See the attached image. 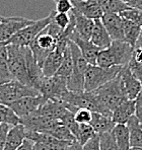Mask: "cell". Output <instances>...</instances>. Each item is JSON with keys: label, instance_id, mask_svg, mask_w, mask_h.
Segmentation results:
<instances>
[{"label": "cell", "instance_id": "cell-30", "mask_svg": "<svg viewBox=\"0 0 142 150\" xmlns=\"http://www.w3.org/2000/svg\"><path fill=\"white\" fill-rule=\"evenodd\" d=\"M47 134L53 136V137L58 139V140L66 141V142H73V141L76 140L74 136L72 135V133L69 131V129L62 124V122L59 125H57L54 129L49 131Z\"/></svg>", "mask_w": 142, "mask_h": 150}, {"label": "cell", "instance_id": "cell-37", "mask_svg": "<svg viewBox=\"0 0 142 150\" xmlns=\"http://www.w3.org/2000/svg\"><path fill=\"white\" fill-rule=\"evenodd\" d=\"M132 60H134L135 62L142 64V37L140 36L139 39L137 40L136 44L134 46L133 49V54H132Z\"/></svg>", "mask_w": 142, "mask_h": 150}, {"label": "cell", "instance_id": "cell-8", "mask_svg": "<svg viewBox=\"0 0 142 150\" xmlns=\"http://www.w3.org/2000/svg\"><path fill=\"white\" fill-rule=\"evenodd\" d=\"M57 40L52 35H50L47 30V28L43 30L37 38L30 44L28 48L33 53L35 60L39 64V66L42 68L45 59L47 56L56 48Z\"/></svg>", "mask_w": 142, "mask_h": 150}, {"label": "cell", "instance_id": "cell-33", "mask_svg": "<svg viewBox=\"0 0 142 150\" xmlns=\"http://www.w3.org/2000/svg\"><path fill=\"white\" fill-rule=\"evenodd\" d=\"M122 18H125L127 21H130L134 23L135 25H138L139 26H142V11L137 9H133V8H129L127 10L118 13Z\"/></svg>", "mask_w": 142, "mask_h": 150}, {"label": "cell", "instance_id": "cell-7", "mask_svg": "<svg viewBox=\"0 0 142 150\" xmlns=\"http://www.w3.org/2000/svg\"><path fill=\"white\" fill-rule=\"evenodd\" d=\"M40 92L32 87L21 84L16 80H10L8 82L0 84V103L9 105L13 101L19 100L23 96H39Z\"/></svg>", "mask_w": 142, "mask_h": 150}, {"label": "cell", "instance_id": "cell-22", "mask_svg": "<svg viewBox=\"0 0 142 150\" xmlns=\"http://www.w3.org/2000/svg\"><path fill=\"white\" fill-rule=\"evenodd\" d=\"M90 126L94 128L97 134H103L107 132H112L113 128L115 127V123L113 122L112 118L108 116H105L99 112H92Z\"/></svg>", "mask_w": 142, "mask_h": 150}, {"label": "cell", "instance_id": "cell-34", "mask_svg": "<svg viewBox=\"0 0 142 150\" xmlns=\"http://www.w3.org/2000/svg\"><path fill=\"white\" fill-rule=\"evenodd\" d=\"M53 16H52V23H54L58 28L61 30H65L69 25L71 21V17L69 13H59L53 10Z\"/></svg>", "mask_w": 142, "mask_h": 150}, {"label": "cell", "instance_id": "cell-16", "mask_svg": "<svg viewBox=\"0 0 142 150\" xmlns=\"http://www.w3.org/2000/svg\"><path fill=\"white\" fill-rule=\"evenodd\" d=\"M101 21L112 41H124L123 19L118 13H104Z\"/></svg>", "mask_w": 142, "mask_h": 150}, {"label": "cell", "instance_id": "cell-14", "mask_svg": "<svg viewBox=\"0 0 142 150\" xmlns=\"http://www.w3.org/2000/svg\"><path fill=\"white\" fill-rule=\"evenodd\" d=\"M69 41L73 42L77 46V48L80 51L81 55L85 59L87 64H90V65H95L97 64V55H99V52L101 51L99 48L95 47L94 44L90 43L88 40L81 39L74 30L69 35Z\"/></svg>", "mask_w": 142, "mask_h": 150}, {"label": "cell", "instance_id": "cell-46", "mask_svg": "<svg viewBox=\"0 0 142 150\" xmlns=\"http://www.w3.org/2000/svg\"><path fill=\"white\" fill-rule=\"evenodd\" d=\"M129 150H142V146L141 147H131Z\"/></svg>", "mask_w": 142, "mask_h": 150}, {"label": "cell", "instance_id": "cell-24", "mask_svg": "<svg viewBox=\"0 0 142 150\" xmlns=\"http://www.w3.org/2000/svg\"><path fill=\"white\" fill-rule=\"evenodd\" d=\"M113 136L116 140L117 146L119 150H129L130 147V137L129 130L126 124H116L112 130Z\"/></svg>", "mask_w": 142, "mask_h": 150}, {"label": "cell", "instance_id": "cell-40", "mask_svg": "<svg viewBox=\"0 0 142 150\" xmlns=\"http://www.w3.org/2000/svg\"><path fill=\"white\" fill-rule=\"evenodd\" d=\"M11 126L7 124H0V150H3L4 145H5L6 137H7V133L9 131Z\"/></svg>", "mask_w": 142, "mask_h": 150}, {"label": "cell", "instance_id": "cell-5", "mask_svg": "<svg viewBox=\"0 0 142 150\" xmlns=\"http://www.w3.org/2000/svg\"><path fill=\"white\" fill-rule=\"evenodd\" d=\"M69 48L73 59V69L67 78V89L74 92L84 91V73L88 64L77 46L71 41H69Z\"/></svg>", "mask_w": 142, "mask_h": 150}, {"label": "cell", "instance_id": "cell-45", "mask_svg": "<svg viewBox=\"0 0 142 150\" xmlns=\"http://www.w3.org/2000/svg\"><path fill=\"white\" fill-rule=\"evenodd\" d=\"M33 150H55L52 147L48 146V145L44 144L41 142H34V146H33Z\"/></svg>", "mask_w": 142, "mask_h": 150}, {"label": "cell", "instance_id": "cell-27", "mask_svg": "<svg viewBox=\"0 0 142 150\" xmlns=\"http://www.w3.org/2000/svg\"><path fill=\"white\" fill-rule=\"evenodd\" d=\"M101 5L105 13H120L124 10L129 9L127 3L121 0H95Z\"/></svg>", "mask_w": 142, "mask_h": 150}, {"label": "cell", "instance_id": "cell-23", "mask_svg": "<svg viewBox=\"0 0 142 150\" xmlns=\"http://www.w3.org/2000/svg\"><path fill=\"white\" fill-rule=\"evenodd\" d=\"M127 127L129 130L130 137V147H141L142 146V127L141 123L136 118V116H132L128 120Z\"/></svg>", "mask_w": 142, "mask_h": 150}, {"label": "cell", "instance_id": "cell-44", "mask_svg": "<svg viewBox=\"0 0 142 150\" xmlns=\"http://www.w3.org/2000/svg\"><path fill=\"white\" fill-rule=\"evenodd\" d=\"M64 150H82V145L77 140H75L73 142H70Z\"/></svg>", "mask_w": 142, "mask_h": 150}, {"label": "cell", "instance_id": "cell-41", "mask_svg": "<svg viewBox=\"0 0 142 150\" xmlns=\"http://www.w3.org/2000/svg\"><path fill=\"white\" fill-rule=\"evenodd\" d=\"M82 150H99V134L92 139L82 145Z\"/></svg>", "mask_w": 142, "mask_h": 150}, {"label": "cell", "instance_id": "cell-20", "mask_svg": "<svg viewBox=\"0 0 142 150\" xmlns=\"http://www.w3.org/2000/svg\"><path fill=\"white\" fill-rule=\"evenodd\" d=\"M135 115V101L126 100L112 112L111 118L115 124H127L128 120Z\"/></svg>", "mask_w": 142, "mask_h": 150}, {"label": "cell", "instance_id": "cell-29", "mask_svg": "<svg viewBox=\"0 0 142 150\" xmlns=\"http://www.w3.org/2000/svg\"><path fill=\"white\" fill-rule=\"evenodd\" d=\"M19 122L21 119L8 105L0 103V124H7L12 127L19 124Z\"/></svg>", "mask_w": 142, "mask_h": 150}, {"label": "cell", "instance_id": "cell-42", "mask_svg": "<svg viewBox=\"0 0 142 150\" xmlns=\"http://www.w3.org/2000/svg\"><path fill=\"white\" fill-rule=\"evenodd\" d=\"M127 5L130 8L142 11V0H129L127 2Z\"/></svg>", "mask_w": 142, "mask_h": 150}, {"label": "cell", "instance_id": "cell-10", "mask_svg": "<svg viewBox=\"0 0 142 150\" xmlns=\"http://www.w3.org/2000/svg\"><path fill=\"white\" fill-rule=\"evenodd\" d=\"M69 39L66 37H62L57 40V46L45 59L42 65V72L45 77L53 76L57 73L60 65L63 60L64 51L67 48Z\"/></svg>", "mask_w": 142, "mask_h": 150}, {"label": "cell", "instance_id": "cell-9", "mask_svg": "<svg viewBox=\"0 0 142 150\" xmlns=\"http://www.w3.org/2000/svg\"><path fill=\"white\" fill-rule=\"evenodd\" d=\"M67 90V78L59 75L44 77L39 88L41 96L52 100H60Z\"/></svg>", "mask_w": 142, "mask_h": 150}, {"label": "cell", "instance_id": "cell-6", "mask_svg": "<svg viewBox=\"0 0 142 150\" xmlns=\"http://www.w3.org/2000/svg\"><path fill=\"white\" fill-rule=\"evenodd\" d=\"M52 16L53 12H51L47 17L34 21L33 23L24 26L23 28L18 30L14 36L10 38L6 42L5 45H16L21 46V47H28L30 44L37 38L38 35L50 25L51 21H52Z\"/></svg>", "mask_w": 142, "mask_h": 150}, {"label": "cell", "instance_id": "cell-47", "mask_svg": "<svg viewBox=\"0 0 142 150\" xmlns=\"http://www.w3.org/2000/svg\"><path fill=\"white\" fill-rule=\"evenodd\" d=\"M121 1H122V2H125V3H127V2L129 1V0H121Z\"/></svg>", "mask_w": 142, "mask_h": 150}, {"label": "cell", "instance_id": "cell-50", "mask_svg": "<svg viewBox=\"0 0 142 150\" xmlns=\"http://www.w3.org/2000/svg\"><path fill=\"white\" fill-rule=\"evenodd\" d=\"M140 36L142 37V26H141V33H140Z\"/></svg>", "mask_w": 142, "mask_h": 150}, {"label": "cell", "instance_id": "cell-39", "mask_svg": "<svg viewBox=\"0 0 142 150\" xmlns=\"http://www.w3.org/2000/svg\"><path fill=\"white\" fill-rule=\"evenodd\" d=\"M134 101H135V116L139 120V122L142 123V85H141L140 91H139V93L135 98Z\"/></svg>", "mask_w": 142, "mask_h": 150}, {"label": "cell", "instance_id": "cell-12", "mask_svg": "<svg viewBox=\"0 0 142 150\" xmlns=\"http://www.w3.org/2000/svg\"><path fill=\"white\" fill-rule=\"evenodd\" d=\"M46 100H46L41 94H39V96H23L19 100L13 101L8 107L21 119L23 117L28 116V115L36 112L40 108V105H43Z\"/></svg>", "mask_w": 142, "mask_h": 150}, {"label": "cell", "instance_id": "cell-2", "mask_svg": "<svg viewBox=\"0 0 142 150\" xmlns=\"http://www.w3.org/2000/svg\"><path fill=\"white\" fill-rule=\"evenodd\" d=\"M7 50V65L12 79L21 84L30 86V79L28 74L26 50L28 47L16 45H6Z\"/></svg>", "mask_w": 142, "mask_h": 150}, {"label": "cell", "instance_id": "cell-36", "mask_svg": "<svg viewBox=\"0 0 142 150\" xmlns=\"http://www.w3.org/2000/svg\"><path fill=\"white\" fill-rule=\"evenodd\" d=\"M73 9L72 0H59L56 3L55 11L59 13H70Z\"/></svg>", "mask_w": 142, "mask_h": 150}, {"label": "cell", "instance_id": "cell-51", "mask_svg": "<svg viewBox=\"0 0 142 150\" xmlns=\"http://www.w3.org/2000/svg\"><path fill=\"white\" fill-rule=\"evenodd\" d=\"M141 127H142V123H141Z\"/></svg>", "mask_w": 142, "mask_h": 150}, {"label": "cell", "instance_id": "cell-15", "mask_svg": "<svg viewBox=\"0 0 142 150\" xmlns=\"http://www.w3.org/2000/svg\"><path fill=\"white\" fill-rule=\"evenodd\" d=\"M119 76L127 98L134 100L141 89V81L132 74V72L130 71L129 67H128V64L122 67Z\"/></svg>", "mask_w": 142, "mask_h": 150}, {"label": "cell", "instance_id": "cell-49", "mask_svg": "<svg viewBox=\"0 0 142 150\" xmlns=\"http://www.w3.org/2000/svg\"><path fill=\"white\" fill-rule=\"evenodd\" d=\"M53 1H54V2H55V3H57V2H58V1H59V0H53Z\"/></svg>", "mask_w": 142, "mask_h": 150}, {"label": "cell", "instance_id": "cell-3", "mask_svg": "<svg viewBox=\"0 0 142 150\" xmlns=\"http://www.w3.org/2000/svg\"><path fill=\"white\" fill-rule=\"evenodd\" d=\"M95 92H97L103 107L105 108V110L109 112L110 116L120 103L128 100L125 91H124L119 74L118 76L107 82L103 86L95 89Z\"/></svg>", "mask_w": 142, "mask_h": 150}, {"label": "cell", "instance_id": "cell-4", "mask_svg": "<svg viewBox=\"0 0 142 150\" xmlns=\"http://www.w3.org/2000/svg\"><path fill=\"white\" fill-rule=\"evenodd\" d=\"M123 66L101 67L88 64L84 73V91H92L118 76Z\"/></svg>", "mask_w": 142, "mask_h": 150}, {"label": "cell", "instance_id": "cell-25", "mask_svg": "<svg viewBox=\"0 0 142 150\" xmlns=\"http://www.w3.org/2000/svg\"><path fill=\"white\" fill-rule=\"evenodd\" d=\"M123 19V37L124 42L130 44L133 48H134L135 44H136L137 40L140 37L141 33V26L138 25H135L134 23L130 21H127L125 18Z\"/></svg>", "mask_w": 142, "mask_h": 150}, {"label": "cell", "instance_id": "cell-13", "mask_svg": "<svg viewBox=\"0 0 142 150\" xmlns=\"http://www.w3.org/2000/svg\"><path fill=\"white\" fill-rule=\"evenodd\" d=\"M33 23L34 21L28 19L26 17H3L0 21V42L5 44L18 30Z\"/></svg>", "mask_w": 142, "mask_h": 150}, {"label": "cell", "instance_id": "cell-31", "mask_svg": "<svg viewBox=\"0 0 142 150\" xmlns=\"http://www.w3.org/2000/svg\"><path fill=\"white\" fill-rule=\"evenodd\" d=\"M99 150H119L116 140L112 132H107L99 135Z\"/></svg>", "mask_w": 142, "mask_h": 150}, {"label": "cell", "instance_id": "cell-26", "mask_svg": "<svg viewBox=\"0 0 142 150\" xmlns=\"http://www.w3.org/2000/svg\"><path fill=\"white\" fill-rule=\"evenodd\" d=\"M13 80L7 65V50L6 45L0 42V84Z\"/></svg>", "mask_w": 142, "mask_h": 150}, {"label": "cell", "instance_id": "cell-32", "mask_svg": "<svg viewBox=\"0 0 142 150\" xmlns=\"http://www.w3.org/2000/svg\"><path fill=\"white\" fill-rule=\"evenodd\" d=\"M97 135V134L95 133L94 128L90 126V124H79V132L77 141L81 145H84L87 141H89L90 139H92Z\"/></svg>", "mask_w": 142, "mask_h": 150}, {"label": "cell", "instance_id": "cell-28", "mask_svg": "<svg viewBox=\"0 0 142 150\" xmlns=\"http://www.w3.org/2000/svg\"><path fill=\"white\" fill-rule=\"evenodd\" d=\"M73 69V59H72V55H71V51L69 48V43H68L67 48L64 51L63 54V60H62V63L60 65L58 71L55 75H59V76H63V77H68L70 76L71 72H72Z\"/></svg>", "mask_w": 142, "mask_h": 150}, {"label": "cell", "instance_id": "cell-38", "mask_svg": "<svg viewBox=\"0 0 142 150\" xmlns=\"http://www.w3.org/2000/svg\"><path fill=\"white\" fill-rule=\"evenodd\" d=\"M128 67H129L130 71L132 72V74L142 82V64L135 62L134 60L131 59L128 63Z\"/></svg>", "mask_w": 142, "mask_h": 150}, {"label": "cell", "instance_id": "cell-48", "mask_svg": "<svg viewBox=\"0 0 142 150\" xmlns=\"http://www.w3.org/2000/svg\"><path fill=\"white\" fill-rule=\"evenodd\" d=\"M2 18H3V16H2V15H0V21H2Z\"/></svg>", "mask_w": 142, "mask_h": 150}, {"label": "cell", "instance_id": "cell-11", "mask_svg": "<svg viewBox=\"0 0 142 150\" xmlns=\"http://www.w3.org/2000/svg\"><path fill=\"white\" fill-rule=\"evenodd\" d=\"M61 121L51 119L48 117L39 116L36 114H31L28 116L21 118V122L24 127L26 131L40 132V133H48L52 129H54L57 125H59Z\"/></svg>", "mask_w": 142, "mask_h": 150}, {"label": "cell", "instance_id": "cell-35", "mask_svg": "<svg viewBox=\"0 0 142 150\" xmlns=\"http://www.w3.org/2000/svg\"><path fill=\"white\" fill-rule=\"evenodd\" d=\"M92 112L87 109H78L74 112V120L78 124H89L92 121Z\"/></svg>", "mask_w": 142, "mask_h": 150}, {"label": "cell", "instance_id": "cell-43", "mask_svg": "<svg viewBox=\"0 0 142 150\" xmlns=\"http://www.w3.org/2000/svg\"><path fill=\"white\" fill-rule=\"evenodd\" d=\"M33 146H34V142H33L32 140L26 139L23 142V144H21L16 150H33Z\"/></svg>", "mask_w": 142, "mask_h": 150}, {"label": "cell", "instance_id": "cell-1", "mask_svg": "<svg viewBox=\"0 0 142 150\" xmlns=\"http://www.w3.org/2000/svg\"><path fill=\"white\" fill-rule=\"evenodd\" d=\"M134 48L124 41H112L111 45L99 52L97 65L101 67L127 65L132 58Z\"/></svg>", "mask_w": 142, "mask_h": 150}, {"label": "cell", "instance_id": "cell-18", "mask_svg": "<svg viewBox=\"0 0 142 150\" xmlns=\"http://www.w3.org/2000/svg\"><path fill=\"white\" fill-rule=\"evenodd\" d=\"M70 15L73 18L74 23V30L81 39L88 40L89 41L90 35H92V28L94 25V19L87 18L81 13H79L77 10L73 8L70 12Z\"/></svg>", "mask_w": 142, "mask_h": 150}, {"label": "cell", "instance_id": "cell-21", "mask_svg": "<svg viewBox=\"0 0 142 150\" xmlns=\"http://www.w3.org/2000/svg\"><path fill=\"white\" fill-rule=\"evenodd\" d=\"M26 139V129L21 124L10 127L3 150H16Z\"/></svg>", "mask_w": 142, "mask_h": 150}, {"label": "cell", "instance_id": "cell-19", "mask_svg": "<svg viewBox=\"0 0 142 150\" xmlns=\"http://www.w3.org/2000/svg\"><path fill=\"white\" fill-rule=\"evenodd\" d=\"M89 42L92 44H94L95 47L99 48V50L106 49L112 43V39L109 36L101 18L94 19V28H92V35H90Z\"/></svg>", "mask_w": 142, "mask_h": 150}, {"label": "cell", "instance_id": "cell-17", "mask_svg": "<svg viewBox=\"0 0 142 150\" xmlns=\"http://www.w3.org/2000/svg\"><path fill=\"white\" fill-rule=\"evenodd\" d=\"M73 8L87 18L99 19L104 15V10L95 0H72Z\"/></svg>", "mask_w": 142, "mask_h": 150}]
</instances>
